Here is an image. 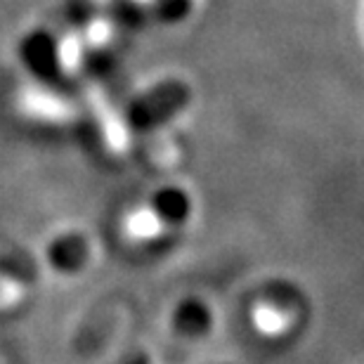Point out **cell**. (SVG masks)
<instances>
[{
    "label": "cell",
    "mask_w": 364,
    "mask_h": 364,
    "mask_svg": "<svg viewBox=\"0 0 364 364\" xmlns=\"http://www.w3.org/2000/svg\"><path fill=\"white\" fill-rule=\"evenodd\" d=\"M123 228H126V235L130 239H135V242H147V239H154L161 235L164 220L154 208H137L126 218Z\"/></svg>",
    "instance_id": "cell-3"
},
{
    "label": "cell",
    "mask_w": 364,
    "mask_h": 364,
    "mask_svg": "<svg viewBox=\"0 0 364 364\" xmlns=\"http://www.w3.org/2000/svg\"><path fill=\"white\" fill-rule=\"evenodd\" d=\"M19 62L41 83H55L62 78V55L60 43L50 31L36 28L26 33L19 43Z\"/></svg>",
    "instance_id": "cell-2"
},
{
    "label": "cell",
    "mask_w": 364,
    "mask_h": 364,
    "mask_svg": "<svg viewBox=\"0 0 364 364\" xmlns=\"http://www.w3.org/2000/svg\"><path fill=\"white\" fill-rule=\"evenodd\" d=\"M194 0H154L151 3V14L161 24H180L182 19H187L192 14Z\"/></svg>",
    "instance_id": "cell-5"
},
{
    "label": "cell",
    "mask_w": 364,
    "mask_h": 364,
    "mask_svg": "<svg viewBox=\"0 0 364 364\" xmlns=\"http://www.w3.org/2000/svg\"><path fill=\"white\" fill-rule=\"evenodd\" d=\"M189 88L187 83L178 81V78H168L161 81L154 88H149L144 95H140L128 109V123L135 126L151 128L159 123L168 121L171 116H176L178 112L187 107L189 102Z\"/></svg>",
    "instance_id": "cell-1"
},
{
    "label": "cell",
    "mask_w": 364,
    "mask_h": 364,
    "mask_svg": "<svg viewBox=\"0 0 364 364\" xmlns=\"http://www.w3.org/2000/svg\"><path fill=\"white\" fill-rule=\"evenodd\" d=\"M253 322H256V329L265 336H279L289 329L291 315L287 310L274 308V305H258L253 310Z\"/></svg>",
    "instance_id": "cell-4"
}]
</instances>
